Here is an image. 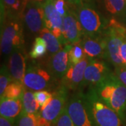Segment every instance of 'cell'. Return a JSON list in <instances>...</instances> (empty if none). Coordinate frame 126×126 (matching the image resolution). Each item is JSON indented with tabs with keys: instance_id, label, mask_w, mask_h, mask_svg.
I'll return each mask as SVG.
<instances>
[{
	"instance_id": "277c9868",
	"label": "cell",
	"mask_w": 126,
	"mask_h": 126,
	"mask_svg": "<svg viewBox=\"0 0 126 126\" xmlns=\"http://www.w3.org/2000/svg\"><path fill=\"white\" fill-rule=\"evenodd\" d=\"M22 18L6 16L1 32V51L4 55H10L18 48H23L24 36Z\"/></svg>"
},
{
	"instance_id": "52a82bcc",
	"label": "cell",
	"mask_w": 126,
	"mask_h": 126,
	"mask_svg": "<svg viewBox=\"0 0 126 126\" xmlns=\"http://www.w3.org/2000/svg\"><path fill=\"white\" fill-rule=\"evenodd\" d=\"M49 69L35 62L28 64L23 79V85L28 89L39 91L50 88L55 80Z\"/></svg>"
},
{
	"instance_id": "30bf717a",
	"label": "cell",
	"mask_w": 126,
	"mask_h": 126,
	"mask_svg": "<svg viewBox=\"0 0 126 126\" xmlns=\"http://www.w3.org/2000/svg\"><path fill=\"white\" fill-rule=\"evenodd\" d=\"M113 72L109 65L100 59H91L84 73L83 86H96L101 83Z\"/></svg>"
},
{
	"instance_id": "e575fe53",
	"label": "cell",
	"mask_w": 126,
	"mask_h": 126,
	"mask_svg": "<svg viewBox=\"0 0 126 126\" xmlns=\"http://www.w3.org/2000/svg\"><path fill=\"white\" fill-rule=\"evenodd\" d=\"M36 1V0H24L25 4H26L27 3H28V2H30V1Z\"/></svg>"
},
{
	"instance_id": "44dd1931",
	"label": "cell",
	"mask_w": 126,
	"mask_h": 126,
	"mask_svg": "<svg viewBox=\"0 0 126 126\" xmlns=\"http://www.w3.org/2000/svg\"><path fill=\"white\" fill-rule=\"evenodd\" d=\"M4 6L6 16L21 18L25 7L24 0H1Z\"/></svg>"
},
{
	"instance_id": "7a4b0ae2",
	"label": "cell",
	"mask_w": 126,
	"mask_h": 126,
	"mask_svg": "<svg viewBox=\"0 0 126 126\" xmlns=\"http://www.w3.org/2000/svg\"><path fill=\"white\" fill-rule=\"evenodd\" d=\"M83 94L95 126H126V121L99 97L94 87L89 86Z\"/></svg>"
},
{
	"instance_id": "6da1fadb",
	"label": "cell",
	"mask_w": 126,
	"mask_h": 126,
	"mask_svg": "<svg viewBox=\"0 0 126 126\" xmlns=\"http://www.w3.org/2000/svg\"><path fill=\"white\" fill-rule=\"evenodd\" d=\"M93 87L99 97L126 121V86L115 73L113 72L101 83Z\"/></svg>"
},
{
	"instance_id": "d6a6232c",
	"label": "cell",
	"mask_w": 126,
	"mask_h": 126,
	"mask_svg": "<svg viewBox=\"0 0 126 126\" xmlns=\"http://www.w3.org/2000/svg\"><path fill=\"white\" fill-rule=\"evenodd\" d=\"M0 126H15L14 124H13L9 120L4 117H0Z\"/></svg>"
},
{
	"instance_id": "9a60e30c",
	"label": "cell",
	"mask_w": 126,
	"mask_h": 126,
	"mask_svg": "<svg viewBox=\"0 0 126 126\" xmlns=\"http://www.w3.org/2000/svg\"><path fill=\"white\" fill-rule=\"evenodd\" d=\"M79 43L89 58H106V41L103 34L97 36L84 34Z\"/></svg>"
},
{
	"instance_id": "5b68a950",
	"label": "cell",
	"mask_w": 126,
	"mask_h": 126,
	"mask_svg": "<svg viewBox=\"0 0 126 126\" xmlns=\"http://www.w3.org/2000/svg\"><path fill=\"white\" fill-rule=\"evenodd\" d=\"M72 9L76 14L85 35L97 36L103 34L109 21L104 20L93 4L86 2Z\"/></svg>"
},
{
	"instance_id": "8fae6325",
	"label": "cell",
	"mask_w": 126,
	"mask_h": 126,
	"mask_svg": "<svg viewBox=\"0 0 126 126\" xmlns=\"http://www.w3.org/2000/svg\"><path fill=\"white\" fill-rule=\"evenodd\" d=\"M55 0H49L43 4L45 14L46 27L58 39L62 44L66 43L63 36V17L59 14L54 6Z\"/></svg>"
},
{
	"instance_id": "7c38bea8",
	"label": "cell",
	"mask_w": 126,
	"mask_h": 126,
	"mask_svg": "<svg viewBox=\"0 0 126 126\" xmlns=\"http://www.w3.org/2000/svg\"><path fill=\"white\" fill-rule=\"evenodd\" d=\"M90 58L86 57L75 65H70L67 72L62 79V83L69 90H77L81 88L83 85L84 73L86 68L89 63Z\"/></svg>"
},
{
	"instance_id": "ac0fdd59",
	"label": "cell",
	"mask_w": 126,
	"mask_h": 126,
	"mask_svg": "<svg viewBox=\"0 0 126 126\" xmlns=\"http://www.w3.org/2000/svg\"><path fill=\"white\" fill-rule=\"evenodd\" d=\"M104 11L112 18H126V0H98Z\"/></svg>"
},
{
	"instance_id": "3957f363",
	"label": "cell",
	"mask_w": 126,
	"mask_h": 126,
	"mask_svg": "<svg viewBox=\"0 0 126 126\" xmlns=\"http://www.w3.org/2000/svg\"><path fill=\"white\" fill-rule=\"evenodd\" d=\"M103 34L106 41V59L114 67L125 65L121 55V47L126 34V26L116 19L111 18Z\"/></svg>"
},
{
	"instance_id": "836d02e7",
	"label": "cell",
	"mask_w": 126,
	"mask_h": 126,
	"mask_svg": "<svg viewBox=\"0 0 126 126\" xmlns=\"http://www.w3.org/2000/svg\"><path fill=\"white\" fill-rule=\"evenodd\" d=\"M36 1H38L39 2H40V3H41V4H44L45 2L48 1H49V0H36Z\"/></svg>"
},
{
	"instance_id": "1f68e13d",
	"label": "cell",
	"mask_w": 126,
	"mask_h": 126,
	"mask_svg": "<svg viewBox=\"0 0 126 126\" xmlns=\"http://www.w3.org/2000/svg\"><path fill=\"white\" fill-rule=\"evenodd\" d=\"M121 55L123 62L126 64V34L121 47Z\"/></svg>"
},
{
	"instance_id": "d4e9b609",
	"label": "cell",
	"mask_w": 126,
	"mask_h": 126,
	"mask_svg": "<svg viewBox=\"0 0 126 126\" xmlns=\"http://www.w3.org/2000/svg\"><path fill=\"white\" fill-rule=\"evenodd\" d=\"M86 55L84 50L79 42L72 44V48L69 52V66L75 65L79 63H80L86 57Z\"/></svg>"
},
{
	"instance_id": "ba28073f",
	"label": "cell",
	"mask_w": 126,
	"mask_h": 126,
	"mask_svg": "<svg viewBox=\"0 0 126 126\" xmlns=\"http://www.w3.org/2000/svg\"><path fill=\"white\" fill-rule=\"evenodd\" d=\"M67 109L76 126H95L81 90H77L69 98Z\"/></svg>"
},
{
	"instance_id": "4fadbf2b",
	"label": "cell",
	"mask_w": 126,
	"mask_h": 126,
	"mask_svg": "<svg viewBox=\"0 0 126 126\" xmlns=\"http://www.w3.org/2000/svg\"><path fill=\"white\" fill-rule=\"evenodd\" d=\"M72 44H67L64 48L58 53L52 55L50 58L48 68L57 80L63 79L69 67V52L72 48Z\"/></svg>"
},
{
	"instance_id": "2e32d148",
	"label": "cell",
	"mask_w": 126,
	"mask_h": 126,
	"mask_svg": "<svg viewBox=\"0 0 126 126\" xmlns=\"http://www.w3.org/2000/svg\"><path fill=\"white\" fill-rule=\"evenodd\" d=\"M27 55L23 48L14 50L9 55V70L12 81L23 84L26 71Z\"/></svg>"
},
{
	"instance_id": "5bb4252c",
	"label": "cell",
	"mask_w": 126,
	"mask_h": 126,
	"mask_svg": "<svg viewBox=\"0 0 126 126\" xmlns=\"http://www.w3.org/2000/svg\"><path fill=\"white\" fill-rule=\"evenodd\" d=\"M63 34L69 44L79 42L84 35L77 16L71 8H69L66 15L63 17Z\"/></svg>"
},
{
	"instance_id": "83f0119b",
	"label": "cell",
	"mask_w": 126,
	"mask_h": 126,
	"mask_svg": "<svg viewBox=\"0 0 126 126\" xmlns=\"http://www.w3.org/2000/svg\"><path fill=\"white\" fill-rule=\"evenodd\" d=\"M55 126H76L68 113L67 107L60 116Z\"/></svg>"
},
{
	"instance_id": "d6986e66",
	"label": "cell",
	"mask_w": 126,
	"mask_h": 126,
	"mask_svg": "<svg viewBox=\"0 0 126 126\" xmlns=\"http://www.w3.org/2000/svg\"><path fill=\"white\" fill-rule=\"evenodd\" d=\"M34 93L31 90H25V88L23 90L22 95V103H23V112L27 113H37L40 108L39 104L34 97Z\"/></svg>"
},
{
	"instance_id": "e0dca14e",
	"label": "cell",
	"mask_w": 126,
	"mask_h": 126,
	"mask_svg": "<svg viewBox=\"0 0 126 126\" xmlns=\"http://www.w3.org/2000/svg\"><path fill=\"white\" fill-rule=\"evenodd\" d=\"M23 111V103L21 98L10 99L2 97L0 100V115L15 123L17 118Z\"/></svg>"
},
{
	"instance_id": "484cf974",
	"label": "cell",
	"mask_w": 126,
	"mask_h": 126,
	"mask_svg": "<svg viewBox=\"0 0 126 126\" xmlns=\"http://www.w3.org/2000/svg\"><path fill=\"white\" fill-rule=\"evenodd\" d=\"M12 82L11 77L9 72V68L7 67L5 64H2L1 67L0 71V96L1 97L9 86V83Z\"/></svg>"
},
{
	"instance_id": "7402d4cb",
	"label": "cell",
	"mask_w": 126,
	"mask_h": 126,
	"mask_svg": "<svg viewBox=\"0 0 126 126\" xmlns=\"http://www.w3.org/2000/svg\"><path fill=\"white\" fill-rule=\"evenodd\" d=\"M39 34L46 41L47 49L50 54L53 55L61 50V42L48 28L45 27L39 33Z\"/></svg>"
},
{
	"instance_id": "8992f818",
	"label": "cell",
	"mask_w": 126,
	"mask_h": 126,
	"mask_svg": "<svg viewBox=\"0 0 126 126\" xmlns=\"http://www.w3.org/2000/svg\"><path fill=\"white\" fill-rule=\"evenodd\" d=\"M69 89L61 84L53 93L51 101L44 109H41L40 116L44 126H55L60 116L67 107Z\"/></svg>"
},
{
	"instance_id": "f546056e",
	"label": "cell",
	"mask_w": 126,
	"mask_h": 126,
	"mask_svg": "<svg viewBox=\"0 0 126 126\" xmlns=\"http://www.w3.org/2000/svg\"><path fill=\"white\" fill-rule=\"evenodd\" d=\"M115 74L119 80L126 86V65H122L115 67Z\"/></svg>"
},
{
	"instance_id": "cb8c5ba5",
	"label": "cell",
	"mask_w": 126,
	"mask_h": 126,
	"mask_svg": "<svg viewBox=\"0 0 126 126\" xmlns=\"http://www.w3.org/2000/svg\"><path fill=\"white\" fill-rule=\"evenodd\" d=\"M47 50V45L44 39L41 36H38L34 39L32 50L30 52V57L33 60L39 58L46 53Z\"/></svg>"
},
{
	"instance_id": "9c48e42d",
	"label": "cell",
	"mask_w": 126,
	"mask_h": 126,
	"mask_svg": "<svg viewBox=\"0 0 126 126\" xmlns=\"http://www.w3.org/2000/svg\"><path fill=\"white\" fill-rule=\"evenodd\" d=\"M21 18L29 31L32 33H40L46 27L44 6L38 1H30L26 4Z\"/></svg>"
},
{
	"instance_id": "603a6c76",
	"label": "cell",
	"mask_w": 126,
	"mask_h": 126,
	"mask_svg": "<svg viewBox=\"0 0 126 126\" xmlns=\"http://www.w3.org/2000/svg\"><path fill=\"white\" fill-rule=\"evenodd\" d=\"M24 89H25V86L23 83L12 81L7 86V88L4 91V93L1 97V98L2 97L10 98V99L21 98Z\"/></svg>"
},
{
	"instance_id": "4dcf8cb0",
	"label": "cell",
	"mask_w": 126,
	"mask_h": 126,
	"mask_svg": "<svg viewBox=\"0 0 126 126\" xmlns=\"http://www.w3.org/2000/svg\"><path fill=\"white\" fill-rule=\"evenodd\" d=\"M67 1L69 6H70V8L75 9L81 5H83L84 3L88 2L87 0H65Z\"/></svg>"
},
{
	"instance_id": "4316f807",
	"label": "cell",
	"mask_w": 126,
	"mask_h": 126,
	"mask_svg": "<svg viewBox=\"0 0 126 126\" xmlns=\"http://www.w3.org/2000/svg\"><path fill=\"white\" fill-rule=\"evenodd\" d=\"M34 97L38 104L40 106V109H42L46 107L53 98V94L46 90H39L34 92Z\"/></svg>"
},
{
	"instance_id": "f1b7e54d",
	"label": "cell",
	"mask_w": 126,
	"mask_h": 126,
	"mask_svg": "<svg viewBox=\"0 0 126 126\" xmlns=\"http://www.w3.org/2000/svg\"><path fill=\"white\" fill-rule=\"evenodd\" d=\"M54 6L59 14L64 17L69 10V5L65 0H55Z\"/></svg>"
},
{
	"instance_id": "ffe728a7",
	"label": "cell",
	"mask_w": 126,
	"mask_h": 126,
	"mask_svg": "<svg viewBox=\"0 0 126 126\" xmlns=\"http://www.w3.org/2000/svg\"><path fill=\"white\" fill-rule=\"evenodd\" d=\"M15 126H44L39 112L27 113L23 112L19 115L14 123Z\"/></svg>"
}]
</instances>
